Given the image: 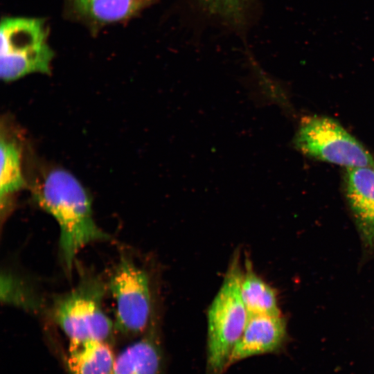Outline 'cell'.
I'll use <instances>...</instances> for the list:
<instances>
[{"mask_svg": "<svg viewBox=\"0 0 374 374\" xmlns=\"http://www.w3.org/2000/svg\"><path fill=\"white\" fill-rule=\"evenodd\" d=\"M163 366L161 343L148 332L116 355L112 374H163Z\"/></svg>", "mask_w": 374, "mask_h": 374, "instance_id": "obj_9", "label": "cell"}, {"mask_svg": "<svg viewBox=\"0 0 374 374\" xmlns=\"http://www.w3.org/2000/svg\"><path fill=\"white\" fill-rule=\"evenodd\" d=\"M104 287L95 280H83L76 287L57 297L51 316L70 343L88 340L107 341L114 323L103 308Z\"/></svg>", "mask_w": 374, "mask_h": 374, "instance_id": "obj_4", "label": "cell"}, {"mask_svg": "<svg viewBox=\"0 0 374 374\" xmlns=\"http://www.w3.org/2000/svg\"><path fill=\"white\" fill-rule=\"evenodd\" d=\"M0 196L1 213L9 206L11 197L25 188L21 169V148L3 132L1 136Z\"/></svg>", "mask_w": 374, "mask_h": 374, "instance_id": "obj_11", "label": "cell"}, {"mask_svg": "<svg viewBox=\"0 0 374 374\" xmlns=\"http://www.w3.org/2000/svg\"><path fill=\"white\" fill-rule=\"evenodd\" d=\"M108 288L115 303V330L131 335L143 334L149 326L152 306L147 273L122 256Z\"/></svg>", "mask_w": 374, "mask_h": 374, "instance_id": "obj_6", "label": "cell"}, {"mask_svg": "<svg viewBox=\"0 0 374 374\" xmlns=\"http://www.w3.org/2000/svg\"><path fill=\"white\" fill-rule=\"evenodd\" d=\"M344 188L362 240L374 249V168H346Z\"/></svg>", "mask_w": 374, "mask_h": 374, "instance_id": "obj_7", "label": "cell"}, {"mask_svg": "<svg viewBox=\"0 0 374 374\" xmlns=\"http://www.w3.org/2000/svg\"><path fill=\"white\" fill-rule=\"evenodd\" d=\"M0 76L4 82L32 73H51L54 54L40 19L6 17L0 27Z\"/></svg>", "mask_w": 374, "mask_h": 374, "instance_id": "obj_3", "label": "cell"}, {"mask_svg": "<svg viewBox=\"0 0 374 374\" xmlns=\"http://www.w3.org/2000/svg\"><path fill=\"white\" fill-rule=\"evenodd\" d=\"M302 154L346 168H374V157L335 120L322 116L301 119L292 141Z\"/></svg>", "mask_w": 374, "mask_h": 374, "instance_id": "obj_5", "label": "cell"}, {"mask_svg": "<svg viewBox=\"0 0 374 374\" xmlns=\"http://www.w3.org/2000/svg\"><path fill=\"white\" fill-rule=\"evenodd\" d=\"M241 294L249 315H280L274 290L253 271L249 260L243 272Z\"/></svg>", "mask_w": 374, "mask_h": 374, "instance_id": "obj_12", "label": "cell"}, {"mask_svg": "<svg viewBox=\"0 0 374 374\" xmlns=\"http://www.w3.org/2000/svg\"><path fill=\"white\" fill-rule=\"evenodd\" d=\"M244 270L240 256L231 260L207 314L206 374H224L249 314L241 294Z\"/></svg>", "mask_w": 374, "mask_h": 374, "instance_id": "obj_2", "label": "cell"}, {"mask_svg": "<svg viewBox=\"0 0 374 374\" xmlns=\"http://www.w3.org/2000/svg\"><path fill=\"white\" fill-rule=\"evenodd\" d=\"M33 194L39 206L58 224L61 257L69 271L83 247L110 239L94 221L87 190L68 170L51 169L34 187Z\"/></svg>", "mask_w": 374, "mask_h": 374, "instance_id": "obj_1", "label": "cell"}, {"mask_svg": "<svg viewBox=\"0 0 374 374\" xmlns=\"http://www.w3.org/2000/svg\"><path fill=\"white\" fill-rule=\"evenodd\" d=\"M249 99L258 107L276 104L283 109L289 107L287 93L284 86L256 64L252 74L245 82Z\"/></svg>", "mask_w": 374, "mask_h": 374, "instance_id": "obj_13", "label": "cell"}, {"mask_svg": "<svg viewBox=\"0 0 374 374\" xmlns=\"http://www.w3.org/2000/svg\"><path fill=\"white\" fill-rule=\"evenodd\" d=\"M116 356L107 341L70 343L66 366L70 374H112Z\"/></svg>", "mask_w": 374, "mask_h": 374, "instance_id": "obj_10", "label": "cell"}, {"mask_svg": "<svg viewBox=\"0 0 374 374\" xmlns=\"http://www.w3.org/2000/svg\"><path fill=\"white\" fill-rule=\"evenodd\" d=\"M285 335V324L280 315L249 314L231 354L228 368L241 360L276 350Z\"/></svg>", "mask_w": 374, "mask_h": 374, "instance_id": "obj_8", "label": "cell"}, {"mask_svg": "<svg viewBox=\"0 0 374 374\" xmlns=\"http://www.w3.org/2000/svg\"><path fill=\"white\" fill-rule=\"evenodd\" d=\"M77 10L100 23H113L132 16L140 7V0H73Z\"/></svg>", "mask_w": 374, "mask_h": 374, "instance_id": "obj_14", "label": "cell"}]
</instances>
